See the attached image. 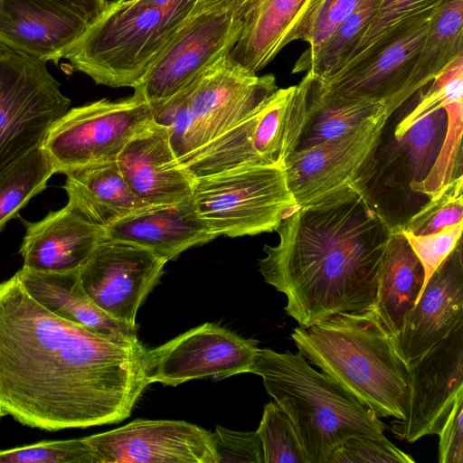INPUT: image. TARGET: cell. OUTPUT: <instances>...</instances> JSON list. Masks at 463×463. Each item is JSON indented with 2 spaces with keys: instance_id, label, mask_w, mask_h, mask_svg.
Returning <instances> with one entry per match:
<instances>
[{
  "instance_id": "cell-1",
  "label": "cell",
  "mask_w": 463,
  "mask_h": 463,
  "mask_svg": "<svg viewBox=\"0 0 463 463\" xmlns=\"http://www.w3.org/2000/svg\"><path fill=\"white\" fill-rule=\"evenodd\" d=\"M146 351L53 315L16 275L0 284V405L24 425L55 431L128 418L149 385Z\"/></svg>"
},
{
  "instance_id": "cell-2",
  "label": "cell",
  "mask_w": 463,
  "mask_h": 463,
  "mask_svg": "<svg viewBox=\"0 0 463 463\" xmlns=\"http://www.w3.org/2000/svg\"><path fill=\"white\" fill-rule=\"evenodd\" d=\"M392 228L354 186L287 215L275 230L279 243L264 245L259 270L286 296L284 309L300 327L336 314L374 311Z\"/></svg>"
},
{
  "instance_id": "cell-3",
  "label": "cell",
  "mask_w": 463,
  "mask_h": 463,
  "mask_svg": "<svg viewBox=\"0 0 463 463\" xmlns=\"http://www.w3.org/2000/svg\"><path fill=\"white\" fill-rule=\"evenodd\" d=\"M291 338L310 364L380 417L402 420L410 400L409 366L374 311L341 313Z\"/></svg>"
},
{
  "instance_id": "cell-4",
  "label": "cell",
  "mask_w": 463,
  "mask_h": 463,
  "mask_svg": "<svg viewBox=\"0 0 463 463\" xmlns=\"http://www.w3.org/2000/svg\"><path fill=\"white\" fill-rule=\"evenodd\" d=\"M249 373L292 421L307 463H327L332 453L353 437H379L386 425L374 411L298 352L259 348Z\"/></svg>"
},
{
  "instance_id": "cell-5",
  "label": "cell",
  "mask_w": 463,
  "mask_h": 463,
  "mask_svg": "<svg viewBox=\"0 0 463 463\" xmlns=\"http://www.w3.org/2000/svg\"><path fill=\"white\" fill-rule=\"evenodd\" d=\"M191 9L150 0H113L66 51L71 70L96 84L135 88L167 48Z\"/></svg>"
},
{
  "instance_id": "cell-6",
  "label": "cell",
  "mask_w": 463,
  "mask_h": 463,
  "mask_svg": "<svg viewBox=\"0 0 463 463\" xmlns=\"http://www.w3.org/2000/svg\"><path fill=\"white\" fill-rule=\"evenodd\" d=\"M277 89L273 74H253L227 53L153 107V121L167 129L180 158L247 118Z\"/></svg>"
},
{
  "instance_id": "cell-7",
  "label": "cell",
  "mask_w": 463,
  "mask_h": 463,
  "mask_svg": "<svg viewBox=\"0 0 463 463\" xmlns=\"http://www.w3.org/2000/svg\"><path fill=\"white\" fill-rule=\"evenodd\" d=\"M307 118L304 93L277 89L235 126L178 158L193 179L247 165H281L296 151Z\"/></svg>"
},
{
  "instance_id": "cell-8",
  "label": "cell",
  "mask_w": 463,
  "mask_h": 463,
  "mask_svg": "<svg viewBox=\"0 0 463 463\" xmlns=\"http://www.w3.org/2000/svg\"><path fill=\"white\" fill-rule=\"evenodd\" d=\"M198 219L217 236L274 232L298 206L284 165H247L194 179L191 196Z\"/></svg>"
},
{
  "instance_id": "cell-9",
  "label": "cell",
  "mask_w": 463,
  "mask_h": 463,
  "mask_svg": "<svg viewBox=\"0 0 463 463\" xmlns=\"http://www.w3.org/2000/svg\"><path fill=\"white\" fill-rule=\"evenodd\" d=\"M259 0H195L175 37L135 87L150 105L169 99L230 53Z\"/></svg>"
},
{
  "instance_id": "cell-10",
  "label": "cell",
  "mask_w": 463,
  "mask_h": 463,
  "mask_svg": "<svg viewBox=\"0 0 463 463\" xmlns=\"http://www.w3.org/2000/svg\"><path fill=\"white\" fill-rule=\"evenodd\" d=\"M46 61L0 45V178L32 150L71 100Z\"/></svg>"
},
{
  "instance_id": "cell-11",
  "label": "cell",
  "mask_w": 463,
  "mask_h": 463,
  "mask_svg": "<svg viewBox=\"0 0 463 463\" xmlns=\"http://www.w3.org/2000/svg\"><path fill=\"white\" fill-rule=\"evenodd\" d=\"M153 121V108L137 92L68 109L46 134L42 148L55 173L116 160L124 146Z\"/></svg>"
},
{
  "instance_id": "cell-12",
  "label": "cell",
  "mask_w": 463,
  "mask_h": 463,
  "mask_svg": "<svg viewBox=\"0 0 463 463\" xmlns=\"http://www.w3.org/2000/svg\"><path fill=\"white\" fill-rule=\"evenodd\" d=\"M390 117L383 112L340 137L288 156L283 165L298 206L314 205L357 187L379 149Z\"/></svg>"
},
{
  "instance_id": "cell-13",
  "label": "cell",
  "mask_w": 463,
  "mask_h": 463,
  "mask_svg": "<svg viewBox=\"0 0 463 463\" xmlns=\"http://www.w3.org/2000/svg\"><path fill=\"white\" fill-rule=\"evenodd\" d=\"M259 342L213 323L192 328L153 349H146L148 383L177 386L194 379H223L249 373Z\"/></svg>"
},
{
  "instance_id": "cell-14",
  "label": "cell",
  "mask_w": 463,
  "mask_h": 463,
  "mask_svg": "<svg viewBox=\"0 0 463 463\" xmlns=\"http://www.w3.org/2000/svg\"><path fill=\"white\" fill-rule=\"evenodd\" d=\"M166 260L151 250L106 238L79 268L82 288L109 317L137 328L136 317L164 273Z\"/></svg>"
},
{
  "instance_id": "cell-15",
  "label": "cell",
  "mask_w": 463,
  "mask_h": 463,
  "mask_svg": "<svg viewBox=\"0 0 463 463\" xmlns=\"http://www.w3.org/2000/svg\"><path fill=\"white\" fill-rule=\"evenodd\" d=\"M408 366V410L403 419L391 422V430L397 439L414 442L438 435L463 396V325Z\"/></svg>"
},
{
  "instance_id": "cell-16",
  "label": "cell",
  "mask_w": 463,
  "mask_h": 463,
  "mask_svg": "<svg viewBox=\"0 0 463 463\" xmlns=\"http://www.w3.org/2000/svg\"><path fill=\"white\" fill-rule=\"evenodd\" d=\"M431 14L398 32L332 77L321 79L325 91L342 99L381 102L392 116L408 100L407 87Z\"/></svg>"
},
{
  "instance_id": "cell-17",
  "label": "cell",
  "mask_w": 463,
  "mask_h": 463,
  "mask_svg": "<svg viewBox=\"0 0 463 463\" xmlns=\"http://www.w3.org/2000/svg\"><path fill=\"white\" fill-rule=\"evenodd\" d=\"M210 434L184 420H136L85 439L99 463H215Z\"/></svg>"
},
{
  "instance_id": "cell-18",
  "label": "cell",
  "mask_w": 463,
  "mask_h": 463,
  "mask_svg": "<svg viewBox=\"0 0 463 463\" xmlns=\"http://www.w3.org/2000/svg\"><path fill=\"white\" fill-rule=\"evenodd\" d=\"M90 23L63 0H0V45L57 63Z\"/></svg>"
},
{
  "instance_id": "cell-19",
  "label": "cell",
  "mask_w": 463,
  "mask_h": 463,
  "mask_svg": "<svg viewBox=\"0 0 463 463\" xmlns=\"http://www.w3.org/2000/svg\"><path fill=\"white\" fill-rule=\"evenodd\" d=\"M463 325V259L461 240L432 273L397 336L407 363L420 357Z\"/></svg>"
},
{
  "instance_id": "cell-20",
  "label": "cell",
  "mask_w": 463,
  "mask_h": 463,
  "mask_svg": "<svg viewBox=\"0 0 463 463\" xmlns=\"http://www.w3.org/2000/svg\"><path fill=\"white\" fill-rule=\"evenodd\" d=\"M116 162L132 191L147 205L191 200L194 179L180 165L164 126L152 121L124 146Z\"/></svg>"
},
{
  "instance_id": "cell-21",
  "label": "cell",
  "mask_w": 463,
  "mask_h": 463,
  "mask_svg": "<svg viewBox=\"0 0 463 463\" xmlns=\"http://www.w3.org/2000/svg\"><path fill=\"white\" fill-rule=\"evenodd\" d=\"M20 247L23 268L44 272L77 270L98 244L107 238L99 226L67 203L35 222L24 221Z\"/></svg>"
},
{
  "instance_id": "cell-22",
  "label": "cell",
  "mask_w": 463,
  "mask_h": 463,
  "mask_svg": "<svg viewBox=\"0 0 463 463\" xmlns=\"http://www.w3.org/2000/svg\"><path fill=\"white\" fill-rule=\"evenodd\" d=\"M105 231L109 239L144 247L167 261L217 237L198 219L191 200L147 206L118 220Z\"/></svg>"
},
{
  "instance_id": "cell-23",
  "label": "cell",
  "mask_w": 463,
  "mask_h": 463,
  "mask_svg": "<svg viewBox=\"0 0 463 463\" xmlns=\"http://www.w3.org/2000/svg\"><path fill=\"white\" fill-rule=\"evenodd\" d=\"M15 275L30 297L53 315L104 335L137 340V328L118 322L89 298L78 269L44 272L22 268Z\"/></svg>"
},
{
  "instance_id": "cell-24",
  "label": "cell",
  "mask_w": 463,
  "mask_h": 463,
  "mask_svg": "<svg viewBox=\"0 0 463 463\" xmlns=\"http://www.w3.org/2000/svg\"><path fill=\"white\" fill-rule=\"evenodd\" d=\"M63 174L68 203L103 228L149 206L132 191L116 160L76 167Z\"/></svg>"
},
{
  "instance_id": "cell-25",
  "label": "cell",
  "mask_w": 463,
  "mask_h": 463,
  "mask_svg": "<svg viewBox=\"0 0 463 463\" xmlns=\"http://www.w3.org/2000/svg\"><path fill=\"white\" fill-rule=\"evenodd\" d=\"M424 279L423 267L406 237L392 226L380 267L374 312L395 342Z\"/></svg>"
},
{
  "instance_id": "cell-26",
  "label": "cell",
  "mask_w": 463,
  "mask_h": 463,
  "mask_svg": "<svg viewBox=\"0 0 463 463\" xmlns=\"http://www.w3.org/2000/svg\"><path fill=\"white\" fill-rule=\"evenodd\" d=\"M314 0H259L231 58L253 74L291 43L292 34Z\"/></svg>"
},
{
  "instance_id": "cell-27",
  "label": "cell",
  "mask_w": 463,
  "mask_h": 463,
  "mask_svg": "<svg viewBox=\"0 0 463 463\" xmlns=\"http://www.w3.org/2000/svg\"><path fill=\"white\" fill-rule=\"evenodd\" d=\"M304 79L307 90V119L296 150L340 137L361 123L387 112L381 102L327 94L321 78L311 71H307Z\"/></svg>"
},
{
  "instance_id": "cell-28",
  "label": "cell",
  "mask_w": 463,
  "mask_h": 463,
  "mask_svg": "<svg viewBox=\"0 0 463 463\" xmlns=\"http://www.w3.org/2000/svg\"><path fill=\"white\" fill-rule=\"evenodd\" d=\"M463 56V0H447L429 20L406 95L408 99Z\"/></svg>"
},
{
  "instance_id": "cell-29",
  "label": "cell",
  "mask_w": 463,
  "mask_h": 463,
  "mask_svg": "<svg viewBox=\"0 0 463 463\" xmlns=\"http://www.w3.org/2000/svg\"><path fill=\"white\" fill-rule=\"evenodd\" d=\"M382 0H365L318 47L307 48L292 73L311 71L322 80L337 73L349 61L373 21Z\"/></svg>"
},
{
  "instance_id": "cell-30",
  "label": "cell",
  "mask_w": 463,
  "mask_h": 463,
  "mask_svg": "<svg viewBox=\"0 0 463 463\" xmlns=\"http://www.w3.org/2000/svg\"><path fill=\"white\" fill-rule=\"evenodd\" d=\"M53 174V165L40 146L24 156L1 176L0 232L30 199L46 187Z\"/></svg>"
},
{
  "instance_id": "cell-31",
  "label": "cell",
  "mask_w": 463,
  "mask_h": 463,
  "mask_svg": "<svg viewBox=\"0 0 463 463\" xmlns=\"http://www.w3.org/2000/svg\"><path fill=\"white\" fill-rule=\"evenodd\" d=\"M445 1L382 0L373 21L345 67L361 60L408 25L431 14Z\"/></svg>"
},
{
  "instance_id": "cell-32",
  "label": "cell",
  "mask_w": 463,
  "mask_h": 463,
  "mask_svg": "<svg viewBox=\"0 0 463 463\" xmlns=\"http://www.w3.org/2000/svg\"><path fill=\"white\" fill-rule=\"evenodd\" d=\"M447 114L444 138L439 154L427 175L411 184L412 192L431 198L437 195L454 177L461 175V137L463 128V99L451 101L443 108Z\"/></svg>"
},
{
  "instance_id": "cell-33",
  "label": "cell",
  "mask_w": 463,
  "mask_h": 463,
  "mask_svg": "<svg viewBox=\"0 0 463 463\" xmlns=\"http://www.w3.org/2000/svg\"><path fill=\"white\" fill-rule=\"evenodd\" d=\"M463 177H454L435 196L396 227L402 232L426 235L441 231L462 221Z\"/></svg>"
},
{
  "instance_id": "cell-34",
  "label": "cell",
  "mask_w": 463,
  "mask_h": 463,
  "mask_svg": "<svg viewBox=\"0 0 463 463\" xmlns=\"http://www.w3.org/2000/svg\"><path fill=\"white\" fill-rule=\"evenodd\" d=\"M256 431L264 463H307L292 421L276 402L265 405Z\"/></svg>"
},
{
  "instance_id": "cell-35",
  "label": "cell",
  "mask_w": 463,
  "mask_h": 463,
  "mask_svg": "<svg viewBox=\"0 0 463 463\" xmlns=\"http://www.w3.org/2000/svg\"><path fill=\"white\" fill-rule=\"evenodd\" d=\"M0 463H99L85 438L43 441L0 450Z\"/></svg>"
},
{
  "instance_id": "cell-36",
  "label": "cell",
  "mask_w": 463,
  "mask_h": 463,
  "mask_svg": "<svg viewBox=\"0 0 463 463\" xmlns=\"http://www.w3.org/2000/svg\"><path fill=\"white\" fill-rule=\"evenodd\" d=\"M416 106L397 124L393 136L400 138L426 115L443 109L451 101L463 99V56L455 60L432 81Z\"/></svg>"
},
{
  "instance_id": "cell-37",
  "label": "cell",
  "mask_w": 463,
  "mask_h": 463,
  "mask_svg": "<svg viewBox=\"0 0 463 463\" xmlns=\"http://www.w3.org/2000/svg\"><path fill=\"white\" fill-rule=\"evenodd\" d=\"M365 0H314L296 27L291 42L302 40L315 49Z\"/></svg>"
},
{
  "instance_id": "cell-38",
  "label": "cell",
  "mask_w": 463,
  "mask_h": 463,
  "mask_svg": "<svg viewBox=\"0 0 463 463\" xmlns=\"http://www.w3.org/2000/svg\"><path fill=\"white\" fill-rule=\"evenodd\" d=\"M414 459L392 444L383 434L379 437H353L342 443L327 463H413Z\"/></svg>"
},
{
  "instance_id": "cell-39",
  "label": "cell",
  "mask_w": 463,
  "mask_h": 463,
  "mask_svg": "<svg viewBox=\"0 0 463 463\" xmlns=\"http://www.w3.org/2000/svg\"><path fill=\"white\" fill-rule=\"evenodd\" d=\"M210 437L215 463H264L257 431H238L216 426Z\"/></svg>"
},
{
  "instance_id": "cell-40",
  "label": "cell",
  "mask_w": 463,
  "mask_h": 463,
  "mask_svg": "<svg viewBox=\"0 0 463 463\" xmlns=\"http://www.w3.org/2000/svg\"><path fill=\"white\" fill-rule=\"evenodd\" d=\"M462 229L463 221L426 235L402 232L423 267L425 274L423 287L432 273L455 249L460 241Z\"/></svg>"
},
{
  "instance_id": "cell-41",
  "label": "cell",
  "mask_w": 463,
  "mask_h": 463,
  "mask_svg": "<svg viewBox=\"0 0 463 463\" xmlns=\"http://www.w3.org/2000/svg\"><path fill=\"white\" fill-rule=\"evenodd\" d=\"M463 396L458 398L438 436L439 462L463 463Z\"/></svg>"
},
{
  "instance_id": "cell-42",
  "label": "cell",
  "mask_w": 463,
  "mask_h": 463,
  "mask_svg": "<svg viewBox=\"0 0 463 463\" xmlns=\"http://www.w3.org/2000/svg\"><path fill=\"white\" fill-rule=\"evenodd\" d=\"M77 8L90 23H94L106 9L108 0H63Z\"/></svg>"
},
{
  "instance_id": "cell-43",
  "label": "cell",
  "mask_w": 463,
  "mask_h": 463,
  "mask_svg": "<svg viewBox=\"0 0 463 463\" xmlns=\"http://www.w3.org/2000/svg\"><path fill=\"white\" fill-rule=\"evenodd\" d=\"M160 7L167 9H191L195 0H150Z\"/></svg>"
},
{
  "instance_id": "cell-44",
  "label": "cell",
  "mask_w": 463,
  "mask_h": 463,
  "mask_svg": "<svg viewBox=\"0 0 463 463\" xmlns=\"http://www.w3.org/2000/svg\"><path fill=\"white\" fill-rule=\"evenodd\" d=\"M2 416H3V414H2L1 405H0V419Z\"/></svg>"
}]
</instances>
